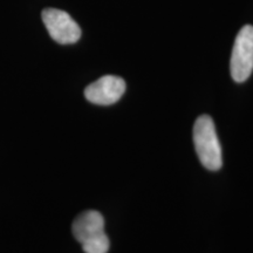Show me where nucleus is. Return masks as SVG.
<instances>
[{"instance_id": "2", "label": "nucleus", "mask_w": 253, "mask_h": 253, "mask_svg": "<svg viewBox=\"0 0 253 253\" xmlns=\"http://www.w3.org/2000/svg\"><path fill=\"white\" fill-rule=\"evenodd\" d=\"M192 138L197 156L204 168L217 171L223 166L221 147L218 140L213 120L209 115H202L196 120Z\"/></svg>"}, {"instance_id": "5", "label": "nucleus", "mask_w": 253, "mask_h": 253, "mask_svg": "<svg viewBox=\"0 0 253 253\" xmlns=\"http://www.w3.org/2000/svg\"><path fill=\"white\" fill-rule=\"evenodd\" d=\"M126 91V82L115 75H104L84 89V96L89 102L100 106H110L121 99Z\"/></svg>"}, {"instance_id": "3", "label": "nucleus", "mask_w": 253, "mask_h": 253, "mask_svg": "<svg viewBox=\"0 0 253 253\" xmlns=\"http://www.w3.org/2000/svg\"><path fill=\"white\" fill-rule=\"evenodd\" d=\"M231 77L244 82L253 72V26L245 25L237 34L230 61Z\"/></svg>"}, {"instance_id": "1", "label": "nucleus", "mask_w": 253, "mask_h": 253, "mask_svg": "<svg viewBox=\"0 0 253 253\" xmlns=\"http://www.w3.org/2000/svg\"><path fill=\"white\" fill-rule=\"evenodd\" d=\"M73 235L82 245L84 253H107L110 243L104 232V218L99 211H84L75 218Z\"/></svg>"}, {"instance_id": "4", "label": "nucleus", "mask_w": 253, "mask_h": 253, "mask_svg": "<svg viewBox=\"0 0 253 253\" xmlns=\"http://www.w3.org/2000/svg\"><path fill=\"white\" fill-rule=\"evenodd\" d=\"M41 17L49 36L58 43L71 45L80 40L81 28L67 12L58 8H46Z\"/></svg>"}]
</instances>
